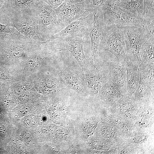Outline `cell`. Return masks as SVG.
I'll list each match as a JSON object with an SVG mask.
<instances>
[{
	"instance_id": "cell-9",
	"label": "cell",
	"mask_w": 154,
	"mask_h": 154,
	"mask_svg": "<svg viewBox=\"0 0 154 154\" xmlns=\"http://www.w3.org/2000/svg\"><path fill=\"white\" fill-rule=\"evenodd\" d=\"M56 71L59 79L68 88L84 96L88 94L84 72L75 70L66 66H58Z\"/></svg>"
},
{
	"instance_id": "cell-25",
	"label": "cell",
	"mask_w": 154,
	"mask_h": 154,
	"mask_svg": "<svg viewBox=\"0 0 154 154\" xmlns=\"http://www.w3.org/2000/svg\"><path fill=\"white\" fill-rule=\"evenodd\" d=\"M112 0H90L89 11L93 14L96 13L98 9L110 3Z\"/></svg>"
},
{
	"instance_id": "cell-19",
	"label": "cell",
	"mask_w": 154,
	"mask_h": 154,
	"mask_svg": "<svg viewBox=\"0 0 154 154\" xmlns=\"http://www.w3.org/2000/svg\"><path fill=\"white\" fill-rule=\"evenodd\" d=\"M139 68L140 79L148 85L154 92V62L143 63Z\"/></svg>"
},
{
	"instance_id": "cell-29",
	"label": "cell",
	"mask_w": 154,
	"mask_h": 154,
	"mask_svg": "<svg viewBox=\"0 0 154 154\" xmlns=\"http://www.w3.org/2000/svg\"><path fill=\"white\" fill-rule=\"evenodd\" d=\"M29 95V93L28 92H25L20 94L18 97V99L21 101H24L28 98Z\"/></svg>"
},
{
	"instance_id": "cell-35",
	"label": "cell",
	"mask_w": 154,
	"mask_h": 154,
	"mask_svg": "<svg viewBox=\"0 0 154 154\" xmlns=\"http://www.w3.org/2000/svg\"></svg>"
},
{
	"instance_id": "cell-12",
	"label": "cell",
	"mask_w": 154,
	"mask_h": 154,
	"mask_svg": "<svg viewBox=\"0 0 154 154\" xmlns=\"http://www.w3.org/2000/svg\"><path fill=\"white\" fill-rule=\"evenodd\" d=\"M54 9L59 22L64 28L72 22L91 13L83 7L66 1Z\"/></svg>"
},
{
	"instance_id": "cell-21",
	"label": "cell",
	"mask_w": 154,
	"mask_h": 154,
	"mask_svg": "<svg viewBox=\"0 0 154 154\" xmlns=\"http://www.w3.org/2000/svg\"><path fill=\"white\" fill-rule=\"evenodd\" d=\"M154 40L145 41L142 44L140 52V56L143 64L154 62Z\"/></svg>"
},
{
	"instance_id": "cell-34",
	"label": "cell",
	"mask_w": 154,
	"mask_h": 154,
	"mask_svg": "<svg viewBox=\"0 0 154 154\" xmlns=\"http://www.w3.org/2000/svg\"><path fill=\"white\" fill-rule=\"evenodd\" d=\"M2 63H1V62H0V67L1 66H2Z\"/></svg>"
},
{
	"instance_id": "cell-15",
	"label": "cell",
	"mask_w": 154,
	"mask_h": 154,
	"mask_svg": "<svg viewBox=\"0 0 154 154\" xmlns=\"http://www.w3.org/2000/svg\"><path fill=\"white\" fill-rule=\"evenodd\" d=\"M131 95L135 103L141 106L153 104L154 92L140 79L137 88Z\"/></svg>"
},
{
	"instance_id": "cell-7",
	"label": "cell",
	"mask_w": 154,
	"mask_h": 154,
	"mask_svg": "<svg viewBox=\"0 0 154 154\" xmlns=\"http://www.w3.org/2000/svg\"><path fill=\"white\" fill-rule=\"evenodd\" d=\"M39 0H5L0 9V19L15 16L38 17Z\"/></svg>"
},
{
	"instance_id": "cell-26",
	"label": "cell",
	"mask_w": 154,
	"mask_h": 154,
	"mask_svg": "<svg viewBox=\"0 0 154 154\" xmlns=\"http://www.w3.org/2000/svg\"><path fill=\"white\" fill-rule=\"evenodd\" d=\"M90 1V0H64V1L69 2L81 6L89 11Z\"/></svg>"
},
{
	"instance_id": "cell-18",
	"label": "cell",
	"mask_w": 154,
	"mask_h": 154,
	"mask_svg": "<svg viewBox=\"0 0 154 154\" xmlns=\"http://www.w3.org/2000/svg\"><path fill=\"white\" fill-rule=\"evenodd\" d=\"M36 82V84L44 91L58 90L61 87L59 78L48 73L41 75Z\"/></svg>"
},
{
	"instance_id": "cell-14",
	"label": "cell",
	"mask_w": 154,
	"mask_h": 154,
	"mask_svg": "<svg viewBox=\"0 0 154 154\" xmlns=\"http://www.w3.org/2000/svg\"><path fill=\"white\" fill-rule=\"evenodd\" d=\"M123 94L112 81L108 79L97 96L100 98L105 104L113 106L122 97Z\"/></svg>"
},
{
	"instance_id": "cell-16",
	"label": "cell",
	"mask_w": 154,
	"mask_h": 154,
	"mask_svg": "<svg viewBox=\"0 0 154 154\" xmlns=\"http://www.w3.org/2000/svg\"><path fill=\"white\" fill-rule=\"evenodd\" d=\"M84 73L88 93L93 96H98L102 88L107 82V76L95 75L91 70H87Z\"/></svg>"
},
{
	"instance_id": "cell-3",
	"label": "cell",
	"mask_w": 154,
	"mask_h": 154,
	"mask_svg": "<svg viewBox=\"0 0 154 154\" xmlns=\"http://www.w3.org/2000/svg\"><path fill=\"white\" fill-rule=\"evenodd\" d=\"M119 28L124 37L127 60L140 67L143 64L140 52L142 44L145 41L143 27L131 25Z\"/></svg>"
},
{
	"instance_id": "cell-28",
	"label": "cell",
	"mask_w": 154,
	"mask_h": 154,
	"mask_svg": "<svg viewBox=\"0 0 154 154\" xmlns=\"http://www.w3.org/2000/svg\"><path fill=\"white\" fill-rule=\"evenodd\" d=\"M19 84L14 90V93L17 95H20L25 91V86L21 85V83Z\"/></svg>"
},
{
	"instance_id": "cell-5",
	"label": "cell",
	"mask_w": 154,
	"mask_h": 154,
	"mask_svg": "<svg viewBox=\"0 0 154 154\" xmlns=\"http://www.w3.org/2000/svg\"><path fill=\"white\" fill-rule=\"evenodd\" d=\"M38 14L39 33L45 42L64 29L54 9L42 0L38 1Z\"/></svg>"
},
{
	"instance_id": "cell-20",
	"label": "cell",
	"mask_w": 154,
	"mask_h": 154,
	"mask_svg": "<svg viewBox=\"0 0 154 154\" xmlns=\"http://www.w3.org/2000/svg\"><path fill=\"white\" fill-rule=\"evenodd\" d=\"M112 4L123 8L143 18V0L128 1L113 0Z\"/></svg>"
},
{
	"instance_id": "cell-13",
	"label": "cell",
	"mask_w": 154,
	"mask_h": 154,
	"mask_svg": "<svg viewBox=\"0 0 154 154\" xmlns=\"http://www.w3.org/2000/svg\"><path fill=\"white\" fill-rule=\"evenodd\" d=\"M127 62H118L112 67L107 75L108 79L112 81L123 94L127 92Z\"/></svg>"
},
{
	"instance_id": "cell-8",
	"label": "cell",
	"mask_w": 154,
	"mask_h": 154,
	"mask_svg": "<svg viewBox=\"0 0 154 154\" xmlns=\"http://www.w3.org/2000/svg\"><path fill=\"white\" fill-rule=\"evenodd\" d=\"M102 13L101 10L99 9L96 13L93 14L92 26L89 35L91 39V52L88 59L91 66L96 71L98 75L101 76L99 50L101 33L104 26Z\"/></svg>"
},
{
	"instance_id": "cell-2",
	"label": "cell",
	"mask_w": 154,
	"mask_h": 154,
	"mask_svg": "<svg viewBox=\"0 0 154 154\" xmlns=\"http://www.w3.org/2000/svg\"><path fill=\"white\" fill-rule=\"evenodd\" d=\"M99 50L110 52L116 56L118 62L127 63L124 37L119 27L104 25L101 33Z\"/></svg>"
},
{
	"instance_id": "cell-27",
	"label": "cell",
	"mask_w": 154,
	"mask_h": 154,
	"mask_svg": "<svg viewBox=\"0 0 154 154\" xmlns=\"http://www.w3.org/2000/svg\"><path fill=\"white\" fill-rule=\"evenodd\" d=\"M42 0L48 4L53 9L57 8L64 1V0Z\"/></svg>"
},
{
	"instance_id": "cell-4",
	"label": "cell",
	"mask_w": 154,
	"mask_h": 154,
	"mask_svg": "<svg viewBox=\"0 0 154 154\" xmlns=\"http://www.w3.org/2000/svg\"><path fill=\"white\" fill-rule=\"evenodd\" d=\"M100 9L105 25L119 27L131 25L143 27V18L123 8L110 3Z\"/></svg>"
},
{
	"instance_id": "cell-10",
	"label": "cell",
	"mask_w": 154,
	"mask_h": 154,
	"mask_svg": "<svg viewBox=\"0 0 154 154\" xmlns=\"http://www.w3.org/2000/svg\"><path fill=\"white\" fill-rule=\"evenodd\" d=\"M58 39L62 51L68 50L70 51L78 61L84 72L94 69L85 55L83 49V38L69 36Z\"/></svg>"
},
{
	"instance_id": "cell-24",
	"label": "cell",
	"mask_w": 154,
	"mask_h": 154,
	"mask_svg": "<svg viewBox=\"0 0 154 154\" xmlns=\"http://www.w3.org/2000/svg\"><path fill=\"white\" fill-rule=\"evenodd\" d=\"M154 0H143V18H154Z\"/></svg>"
},
{
	"instance_id": "cell-17",
	"label": "cell",
	"mask_w": 154,
	"mask_h": 154,
	"mask_svg": "<svg viewBox=\"0 0 154 154\" xmlns=\"http://www.w3.org/2000/svg\"><path fill=\"white\" fill-rule=\"evenodd\" d=\"M127 92L131 95L139 84L140 80L139 67L132 62L127 61Z\"/></svg>"
},
{
	"instance_id": "cell-11",
	"label": "cell",
	"mask_w": 154,
	"mask_h": 154,
	"mask_svg": "<svg viewBox=\"0 0 154 154\" xmlns=\"http://www.w3.org/2000/svg\"><path fill=\"white\" fill-rule=\"evenodd\" d=\"M91 13L72 22L60 32L53 35L49 40L69 36L78 37L84 39L89 36L92 27L93 21L92 20Z\"/></svg>"
},
{
	"instance_id": "cell-1",
	"label": "cell",
	"mask_w": 154,
	"mask_h": 154,
	"mask_svg": "<svg viewBox=\"0 0 154 154\" xmlns=\"http://www.w3.org/2000/svg\"><path fill=\"white\" fill-rule=\"evenodd\" d=\"M43 42L26 37L0 40V62L8 71L18 67L34 53Z\"/></svg>"
},
{
	"instance_id": "cell-6",
	"label": "cell",
	"mask_w": 154,
	"mask_h": 154,
	"mask_svg": "<svg viewBox=\"0 0 154 154\" xmlns=\"http://www.w3.org/2000/svg\"><path fill=\"white\" fill-rule=\"evenodd\" d=\"M0 23L16 29L25 36L44 42L38 31V17L15 16L0 19Z\"/></svg>"
},
{
	"instance_id": "cell-32",
	"label": "cell",
	"mask_w": 154,
	"mask_h": 154,
	"mask_svg": "<svg viewBox=\"0 0 154 154\" xmlns=\"http://www.w3.org/2000/svg\"><path fill=\"white\" fill-rule=\"evenodd\" d=\"M5 0H0V9L3 6Z\"/></svg>"
},
{
	"instance_id": "cell-31",
	"label": "cell",
	"mask_w": 154,
	"mask_h": 154,
	"mask_svg": "<svg viewBox=\"0 0 154 154\" xmlns=\"http://www.w3.org/2000/svg\"><path fill=\"white\" fill-rule=\"evenodd\" d=\"M5 129L4 126L2 125H0V132L2 133H5Z\"/></svg>"
},
{
	"instance_id": "cell-33",
	"label": "cell",
	"mask_w": 154,
	"mask_h": 154,
	"mask_svg": "<svg viewBox=\"0 0 154 154\" xmlns=\"http://www.w3.org/2000/svg\"><path fill=\"white\" fill-rule=\"evenodd\" d=\"M117 1H135L137 0H115Z\"/></svg>"
},
{
	"instance_id": "cell-30",
	"label": "cell",
	"mask_w": 154,
	"mask_h": 154,
	"mask_svg": "<svg viewBox=\"0 0 154 154\" xmlns=\"http://www.w3.org/2000/svg\"><path fill=\"white\" fill-rule=\"evenodd\" d=\"M29 112V109L27 108H22L18 111L17 114L19 116L22 117L26 115Z\"/></svg>"
},
{
	"instance_id": "cell-23",
	"label": "cell",
	"mask_w": 154,
	"mask_h": 154,
	"mask_svg": "<svg viewBox=\"0 0 154 154\" xmlns=\"http://www.w3.org/2000/svg\"><path fill=\"white\" fill-rule=\"evenodd\" d=\"M143 23L145 41L154 40V18L143 19Z\"/></svg>"
},
{
	"instance_id": "cell-22",
	"label": "cell",
	"mask_w": 154,
	"mask_h": 154,
	"mask_svg": "<svg viewBox=\"0 0 154 154\" xmlns=\"http://www.w3.org/2000/svg\"><path fill=\"white\" fill-rule=\"evenodd\" d=\"M26 37L15 28L0 23V40L21 39Z\"/></svg>"
}]
</instances>
